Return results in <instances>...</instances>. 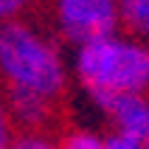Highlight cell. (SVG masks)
Listing matches in <instances>:
<instances>
[{"mask_svg": "<svg viewBox=\"0 0 149 149\" xmlns=\"http://www.w3.org/2000/svg\"><path fill=\"white\" fill-rule=\"evenodd\" d=\"M0 82L6 96L59 107L70 87V62L62 42L28 17L0 25Z\"/></svg>", "mask_w": 149, "mask_h": 149, "instance_id": "obj_1", "label": "cell"}, {"mask_svg": "<svg viewBox=\"0 0 149 149\" xmlns=\"http://www.w3.org/2000/svg\"><path fill=\"white\" fill-rule=\"evenodd\" d=\"M68 62L70 84H76L99 113L124 96L149 93V42L135 40L121 28L76 45Z\"/></svg>", "mask_w": 149, "mask_h": 149, "instance_id": "obj_2", "label": "cell"}, {"mask_svg": "<svg viewBox=\"0 0 149 149\" xmlns=\"http://www.w3.org/2000/svg\"><path fill=\"white\" fill-rule=\"evenodd\" d=\"M48 14L56 40L73 48L118 31L116 0H48Z\"/></svg>", "mask_w": 149, "mask_h": 149, "instance_id": "obj_3", "label": "cell"}, {"mask_svg": "<svg viewBox=\"0 0 149 149\" xmlns=\"http://www.w3.org/2000/svg\"><path fill=\"white\" fill-rule=\"evenodd\" d=\"M104 118L110 121V132L124 135L138 146L149 149V93L124 96L113 101L104 110Z\"/></svg>", "mask_w": 149, "mask_h": 149, "instance_id": "obj_4", "label": "cell"}, {"mask_svg": "<svg viewBox=\"0 0 149 149\" xmlns=\"http://www.w3.org/2000/svg\"><path fill=\"white\" fill-rule=\"evenodd\" d=\"M118 28L141 42H149V0H116Z\"/></svg>", "mask_w": 149, "mask_h": 149, "instance_id": "obj_5", "label": "cell"}, {"mask_svg": "<svg viewBox=\"0 0 149 149\" xmlns=\"http://www.w3.org/2000/svg\"><path fill=\"white\" fill-rule=\"evenodd\" d=\"M59 149H104V132L93 127H70L59 138Z\"/></svg>", "mask_w": 149, "mask_h": 149, "instance_id": "obj_6", "label": "cell"}, {"mask_svg": "<svg viewBox=\"0 0 149 149\" xmlns=\"http://www.w3.org/2000/svg\"><path fill=\"white\" fill-rule=\"evenodd\" d=\"M11 149H59V141L48 130H20Z\"/></svg>", "mask_w": 149, "mask_h": 149, "instance_id": "obj_7", "label": "cell"}, {"mask_svg": "<svg viewBox=\"0 0 149 149\" xmlns=\"http://www.w3.org/2000/svg\"><path fill=\"white\" fill-rule=\"evenodd\" d=\"M37 0H0V25L14 23V20H25L28 11L34 8Z\"/></svg>", "mask_w": 149, "mask_h": 149, "instance_id": "obj_8", "label": "cell"}, {"mask_svg": "<svg viewBox=\"0 0 149 149\" xmlns=\"http://www.w3.org/2000/svg\"><path fill=\"white\" fill-rule=\"evenodd\" d=\"M17 132H20V130H17L14 118H11V113H8L6 101L0 99V149H11Z\"/></svg>", "mask_w": 149, "mask_h": 149, "instance_id": "obj_9", "label": "cell"}, {"mask_svg": "<svg viewBox=\"0 0 149 149\" xmlns=\"http://www.w3.org/2000/svg\"><path fill=\"white\" fill-rule=\"evenodd\" d=\"M104 149H143V146H138L135 141H130V138H124V135L107 132L104 135Z\"/></svg>", "mask_w": 149, "mask_h": 149, "instance_id": "obj_10", "label": "cell"}]
</instances>
